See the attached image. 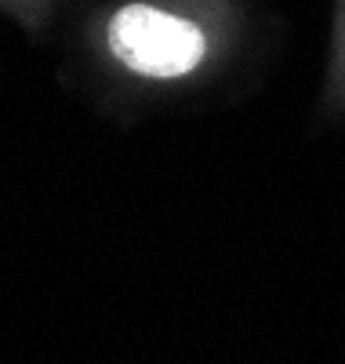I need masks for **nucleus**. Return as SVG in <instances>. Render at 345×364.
Wrapping results in <instances>:
<instances>
[{
  "label": "nucleus",
  "instance_id": "2",
  "mask_svg": "<svg viewBox=\"0 0 345 364\" xmlns=\"http://www.w3.org/2000/svg\"><path fill=\"white\" fill-rule=\"evenodd\" d=\"M327 106H331V109H345V0H338L334 55H331V80H327Z\"/></svg>",
  "mask_w": 345,
  "mask_h": 364
},
{
  "label": "nucleus",
  "instance_id": "3",
  "mask_svg": "<svg viewBox=\"0 0 345 364\" xmlns=\"http://www.w3.org/2000/svg\"><path fill=\"white\" fill-rule=\"evenodd\" d=\"M55 4L58 0H0V11H8L18 26H26V29H37L55 15Z\"/></svg>",
  "mask_w": 345,
  "mask_h": 364
},
{
  "label": "nucleus",
  "instance_id": "1",
  "mask_svg": "<svg viewBox=\"0 0 345 364\" xmlns=\"http://www.w3.org/2000/svg\"><path fill=\"white\" fill-rule=\"evenodd\" d=\"M233 0H113L87 26V51L106 80L171 91L211 77L233 55Z\"/></svg>",
  "mask_w": 345,
  "mask_h": 364
}]
</instances>
